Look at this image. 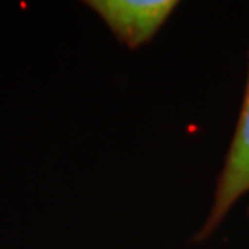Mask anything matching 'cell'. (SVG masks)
I'll return each instance as SVG.
<instances>
[{
  "mask_svg": "<svg viewBox=\"0 0 249 249\" xmlns=\"http://www.w3.org/2000/svg\"><path fill=\"white\" fill-rule=\"evenodd\" d=\"M249 194V60L248 79L240 117H238L233 139L218 175L212 206L199 231L193 236V243L209 240L222 222L225 220L236 202Z\"/></svg>",
  "mask_w": 249,
  "mask_h": 249,
  "instance_id": "obj_1",
  "label": "cell"
},
{
  "mask_svg": "<svg viewBox=\"0 0 249 249\" xmlns=\"http://www.w3.org/2000/svg\"><path fill=\"white\" fill-rule=\"evenodd\" d=\"M129 51L147 44L175 12V0H91L86 2Z\"/></svg>",
  "mask_w": 249,
  "mask_h": 249,
  "instance_id": "obj_2",
  "label": "cell"
}]
</instances>
